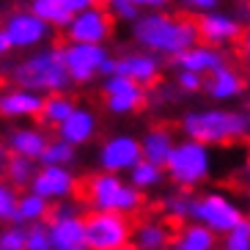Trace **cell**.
<instances>
[{
	"mask_svg": "<svg viewBox=\"0 0 250 250\" xmlns=\"http://www.w3.org/2000/svg\"><path fill=\"white\" fill-rule=\"evenodd\" d=\"M129 39L148 52H157L160 58H179L184 50L201 42L198 22L190 17L160 11H140L135 22H129Z\"/></svg>",
	"mask_w": 250,
	"mask_h": 250,
	"instance_id": "6da1fadb",
	"label": "cell"
},
{
	"mask_svg": "<svg viewBox=\"0 0 250 250\" xmlns=\"http://www.w3.org/2000/svg\"><path fill=\"white\" fill-rule=\"evenodd\" d=\"M179 129L182 135L195 138L212 148L234 146L250 138V107L212 104V107L184 110L179 118Z\"/></svg>",
	"mask_w": 250,
	"mask_h": 250,
	"instance_id": "7a4b0ae2",
	"label": "cell"
},
{
	"mask_svg": "<svg viewBox=\"0 0 250 250\" xmlns=\"http://www.w3.org/2000/svg\"><path fill=\"white\" fill-rule=\"evenodd\" d=\"M8 80L14 85L39 91V94H58V91L72 88V77L63 63V50L61 47H36L30 50L22 61L8 66Z\"/></svg>",
	"mask_w": 250,
	"mask_h": 250,
	"instance_id": "3957f363",
	"label": "cell"
},
{
	"mask_svg": "<svg viewBox=\"0 0 250 250\" xmlns=\"http://www.w3.org/2000/svg\"><path fill=\"white\" fill-rule=\"evenodd\" d=\"M83 204H85V209H94V212H118L126 214V217H135V214L143 212L146 192H140L121 173L96 170L94 176L85 179Z\"/></svg>",
	"mask_w": 250,
	"mask_h": 250,
	"instance_id": "277c9868",
	"label": "cell"
},
{
	"mask_svg": "<svg viewBox=\"0 0 250 250\" xmlns=\"http://www.w3.org/2000/svg\"><path fill=\"white\" fill-rule=\"evenodd\" d=\"M165 173H168V182L173 187H182V190H198V187H204L214 176L212 146L182 135L176 140L173 151H170L168 162H165Z\"/></svg>",
	"mask_w": 250,
	"mask_h": 250,
	"instance_id": "5b68a950",
	"label": "cell"
},
{
	"mask_svg": "<svg viewBox=\"0 0 250 250\" xmlns=\"http://www.w3.org/2000/svg\"><path fill=\"white\" fill-rule=\"evenodd\" d=\"M85 204L74 198L52 204V212L47 217L50 239L55 250H91L88 234H85Z\"/></svg>",
	"mask_w": 250,
	"mask_h": 250,
	"instance_id": "8992f818",
	"label": "cell"
},
{
	"mask_svg": "<svg viewBox=\"0 0 250 250\" xmlns=\"http://www.w3.org/2000/svg\"><path fill=\"white\" fill-rule=\"evenodd\" d=\"M192 220L204 223L214 234L223 236L226 231H231L245 220V209L231 192L212 187V190H204L192 198Z\"/></svg>",
	"mask_w": 250,
	"mask_h": 250,
	"instance_id": "52a82bcc",
	"label": "cell"
},
{
	"mask_svg": "<svg viewBox=\"0 0 250 250\" xmlns=\"http://www.w3.org/2000/svg\"><path fill=\"white\" fill-rule=\"evenodd\" d=\"M132 217L118 212H85V234L91 250H116L132 242Z\"/></svg>",
	"mask_w": 250,
	"mask_h": 250,
	"instance_id": "ba28073f",
	"label": "cell"
},
{
	"mask_svg": "<svg viewBox=\"0 0 250 250\" xmlns=\"http://www.w3.org/2000/svg\"><path fill=\"white\" fill-rule=\"evenodd\" d=\"M63 50V63L72 77V85H88L99 80L104 72V63L110 61L107 44H85V42H66Z\"/></svg>",
	"mask_w": 250,
	"mask_h": 250,
	"instance_id": "9c48e42d",
	"label": "cell"
},
{
	"mask_svg": "<svg viewBox=\"0 0 250 250\" xmlns=\"http://www.w3.org/2000/svg\"><path fill=\"white\" fill-rule=\"evenodd\" d=\"M102 99H104V110L110 116L118 118L135 116L148 104V88L116 72L102 77Z\"/></svg>",
	"mask_w": 250,
	"mask_h": 250,
	"instance_id": "30bf717a",
	"label": "cell"
},
{
	"mask_svg": "<svg viewBox=\"0 0 250 250\" xmlns=\"http://www.w3.org/2000/svg\"><path fill=\"white\" fill-rule=\"evenodd\" d=\"M140 160H143L140 138L132 132H116L104 138L96 148V165H99V170H107V173L126 176Z\"/></svg>",
	"mask_w": 250,
	"mask_h": 250,
	"instance_id": "8fae6325",
	"label": "cell"
},
{
	"mask_svg": "<svg viewBox=\"0 0 250 250\" xmlns=\"http://www.w3.org/2000/svg\"><path fill=\"white\" fill-rule=\"evenodd\" d=\"M116 14L104 3L85 8L80 14L72 17V22L66 25V42H85V44H107L116 30Z\"/></svg>",
	"mask_w": 250,
	"mask_h": 250,
	"instance_id": "7c38bea8",
	"label": "cell"
},
{
	"mask_svg": "<svg viewBox=\"0 0 250 250\" xmlns=\"http://www.w3.org/2000/svg\"><path fill=\"white\" fill-rule=\"evenodd\" d=\"M3 28H6L8 39H11V44L14 50H36V47H44L52 36V25L44 22L39 14H33L30 8H20V11H11L6 14L3 20Z\"/></svg>",
	"mask_w": 250,
	"mask_h": 250,
	"instance_id": "4fadbf2b",
	"label": "cell"
},
{
	"mask_svg": "<svg viewBox=\"0 0 250 250\" xmlns=\"http://www.w3.org/2000/svg\"><path fill=\"white\" fill-rule=\"evenodd\" d=\"M77 187H80V179H77V173L69 165H39L28 190L39 192L50 204H58V201L74 198Z\"/></svg>",
	"mask_w": 250,
	"mask_h": 250,
	"instance_id": "5bb4252c",
	"label": "cell"
},
{
	"mask_svg": "<svg viewBox=\"0 0 250 250\" xmlns=\"http://www.w3.org/2000/svg\"><path fill=\"white\" fill-rule=\"evenodd\" d=\"M162 58L157 52H148L143 47H135V50H126L121 55H116V72L129 77V80L140 83V85H157L162 77Z\"/></svg>",
	"mask_w": 250,
	"mask_h": 250,
	"instance_id": "9a60e30c",
	"label": "cell"
},
{
	"mask_svg": "<svg viewBox=\"0 0 250 250\" xmlns=\"http://www.w3.org/2000/svg\"><path fill=\"white\" fill-rule=\"evenodd\" d=\"M195 22H198L201 42H209V44H217V47L236 44L245 30V22L239 20V14H231V11H223V8L206 11Z\"/></svg>",
	"mask_w": 250,
	"mask_h": 250,
	"instance_id": "2e32d148",
	"label": "cell"
},
{
	"mask_svg": "<svg viewBox=\"0 0 250 250\" xmlns=\"http://www.w3.org/2000/svg\"><path fill=\"white\" fill-rule=\"evenodd\" d=\"M44 107V94L22 88V85H6L0 88V118L6 121H30L42 116Z\"/></svg>",
	"mask_w": 250,
	"mask_h": 250,
	"instance_id": "e0dca14e",
	"label": "cell"
},
{
	"mask_svg": "<svg viewBox=\"0 0 250 250\" xmlns=\"http://www.w3.org/2000/svg\"><path fill=\"white\" fill-rule=\"evenodd\" d=\"M245 88H248L245 77L231 63L214 69L212 74H206V83H204V94L217 104H228V102H234V99H239L245 94Z\"/></svg>",
	"mask_w": 250,
	"mask_h": 250,
	"instance_id": "ac0fdd59",
	"label": "cell"
},
{
	"mask_svg": "<svg viewBox=\"0 0 250 250\" xmlns=\"http://www.w3.org/2000/svg\"><path fill=\"white\" fill-rule=\"evenodd\" d=\"M55 132H58V138L66 140V143L83 148L96 138V132H99V118H96V113L91 110V107L77 104V107L72 110V116H69Z\"/></svg>",
	"mask_w": 250,
	"mask_h": 250,
	"instance_id": "d6986e66",
	"label": "cell"
},
{
	"mask_svg": "<svg viewBox=\"0 0 250 250\" xmlns=\"http://www.w3.org/2000/svg\"><path fill=\"white\" fill-rule=\"evenodd\" d=\"M176 69H190V72H198V74H212L214 69H220L228 63L226 58V50L217 44H209V42H198L192 44L190 50H184L179 58H173Z\"/></svg>",
	"mask_w": 250,
	"mask_h": 250,
	"instance_id": "ffe728a7",
	"label": "cell"
},
{
	"mask_svg": "<svg viewBox=\"0 0 250 250\" xmlns=\"http://www.w3.org/2000/svg\"><path fill=\"white\" fill-rule=\"evenodd\" d=\"M6 146L11 154L20 157H30V160H42L47 143H50V135L44 132V126H11L6 132Z\"/></svg>",
	"mask_w": 250,
	"mask_h": 250,
	"instance_id": "44dd1931",
	"label": "cell"
},
{
	"mask_svg": "<svg viewBox=\"0 0 250 250\" xmlns=\"http://www.w3.org/2000/svg\"><path fill=\"white\" fill-rule=\"evenodd\" d=\"M173 242V228L165 217H143L132 228V245L140 250H165Z\"/></svg>",
	"mask_w": 250,
	"mask_h": 250,
	"instance_id": "7402d4cb",
	"label": "cell"
},
{
	"mask_svg": "<svg viewBox=\"0 0 250 250\" xmlns=\"http://www.w3.org/2000/svg\"><path fill=\"white\" fill-rule=\"evenodd\" d=\"M217 245H220V234H214L212 228L198 220L179 223L173 228V242H170L173 250H214Z\"/></svg>",
	"mask_w": 250,
	"mask_h": 250,
	"instance_id": "603a6c76",
	"label": "cell"
},
{
	"mask_svg": "<svg viewBox=\"0 0 250 250\" xmlns=\"http://www.w3.org/2000/svg\"><path fill=\"white\" fill-rule=\"evenodd\" d=\"M176 135L170 126H148L146 132L140 135V148H143V160H151L157 165H165L176 146Z\"/></svg>",
	"mask_w": 250,
	"mask_h": 250,
	"instance_id": "cb8c5ba5",
	"label": "cell"
},
{
	"mask_svg": "<svg viewBox=\"0 0 250 250\" xmlns=\"http://www.w3.org/2000/svg\"><path fill=\"white\" fill-rule=\"evenodd\" d=\"M192 190H182V187H173L170 192H165L160 198V212L168 223H187L192 220Z\"/></svg>",
	"mask_w": 250,
	"mask_h": 250,
	"instance_id": "d4e9b609",
	"label": "cell"
},
{
	"mask_svg": "<svg viewBox=\"0 0 250 250\" xmlns=\"http://www.w3.org/2000/svg\"><path fill=\"white\" fill-rule=\"evenodd\" d=\"M52 212V204L47 198H42L39 192L28 190L20 195V201H17V214H14V220L17 226H30V223H42L47 220Z\"/></svg>",
	"mask_w": 250,
	"mask_h": 250,
	"instance_id": "484cf974",
	"label": "cell"
},
{
	"mask_svg": "<svg viewBox=\"0 0 250 250\" xmlns=\"http://www.w3.org/2000/svg\"><path fill=\"white\" fill-rule=\"evenodd\" d=\"M74 107H77V102H74L72 96H69V91L47 94V96H44V107H42V116H39V121H42V126L58 129V126L63 124V121H66L69 116H72Z\"/></svg>",
	"mask_w": 250,
	"mask_h": 250,
	"instance_id": "4316f807",
	"label": "cell"
},
{
	"mask_svg": "<svg viewBox=\"0 0 250 250\" xmlns=\"http://www.w3.org/2000/svg\"><path fill=\"white\" fill-rule=\"evenodd\" d=\"M126 179H129L140 192H154L168 182V173H165V165H157V162H151V160H140L138 165L126 173Z\"/></svg>",
	"mask_w": 250,
	"mask_h": 250,
	"instance_id": "83f0119b",
	"label": "cell"
},
{
	"mask_svg": "<svg viewBox=\"0 0 250 250\" xmlns=\"http://www.w3.org/2000/svg\"><path fill=\"white\" fill-rule=\"evenodd\" d=\"M36 170H39V160L11 154L8 157V165H6V179L14 184L17 190H28L33 176H36Z\"/></svg>",
	"mask_w": 250,
	"mask_h": 250,
	"instance_id": "f1b7e54d",
	"label": "cell"
},
{
	"mask_svg": "<svg viewBox=\"0 0 250 250\" xmlns=\"http://www.w3.org/2000/svg\"><path fill=\"white\" fill-rule=\"evenodd\" d=\"M28 8L33 11V14L42 17L44 22H50L52 28H58V30H66V25L72 22V17H74L61 6L58 0H30Z\"/></svg>",
	"mask_w": 250,
	"mask_h": 250,
	"instance_id": "f546056e",
	"label": "cell"
},
{
	"mask_svg": "<svg viewBox=\"0 0 250 250\" xmlns=\"http://www.w3.org/2000/svg\"><path fill=\"white\" fill-rule=\"evenodd\" d=\"M74 160H77V146L66 143L63 138H50V143H47L39 165H69V168H72Z\"/></svg>",
	"mask_w": 250,
	"mask_h": 250,
	"instance_id": "4dcf8cb0",
	"label": "cell"
},
{
	"mask_svg": "<svg viewBox=\"0 0 250 250\" xmlns=\"http://www.w3.org/2000/svg\"><path fill=\"white\" fill-rule=\"evenodd\" d=\"M220 250H250V226L248 220H242L239 226H234L231 231L220 236Z\"/></svg>",
	"mask_w": 250,
	"mask_h": 250,
	"instance_id": "1f68e13d",
	"label": "cell"
},
{
	"mask_svg": "<svg viewBox=\"0 0 250 250\" xmlns=\"http://www.w3.org/2000/svg\"><path fill=\"white\" fill-rule=\"evenodd\" d=\"M17 201H20V192L6 176H0V220L11 223L17 214Z\"/></svg>",
	"mask_w": 250,
	"mask_h": 250,
	"instance_id": "d6a6232c",
	"label": "cell"
},
{
	"mask_svg": "<svg viewBox=\"0 0 250 250\" xmlns=\"http://www.w3.org/2000/svg\"><path fill=\"white\" fill-rule=\"evenodd\" d=\"M25 245H28V226L8 223L0 231V250H25Z\"/></svg>",
	"mask_w": 250,
	"mask_h": 250,
	"instance_id": "836d02e7",
	"label": "cell"
},
{
	"mask_svg": "<svg viewBox=\"0 0 250 250\" xmlns=\"http://www.w3.org/2000/svg\"><path fill=\"white\" fill-rule=\"evenodd\" d=\"M25 250H55L52 248V239H50V226H47V220L30 223L28 226V245H25Z\"/></svg>",
	"mask_w": 250,
	"mask_h": 250,
	"instance_id": "e575fe53",
	"label": "cell"
},
{
	"mask_svg": "<svg viewBox=\"0 0 250 250\" xmlns=\"http://www.w3.org/2000/svg\"><path fill=\"white\" fill-rule=\"evenodd\" d=\"M173 83H176V88L182 91L184 96H192V94H201V91H204L206 77L198 74V72H190V69H176Z\"/></svg>",
	"mask_w": 250,
	"mask_h": 250,
	"instance_id": "d590c367",
	"label": "cell"
},
{
	"mask_svg": "<svg viewBox=\"0 0 250 250\" xmlns=\"http://www.w3.org/2000/svg\"><path fill=\"white\" fill-rule=\"evenodd\" d=\"M104 6L116 14L118 22H135L140 17V8L135 6L132 0H104Z\"/></svg>",
	"mask_w": 250,
	"mask_h": 250,
	"instance_id": "8d00e7d4",
	"label": "cell"
},
{
	"mask_svg": "<svg viewBox=\"0 0 250 250\" xmlns=\"http://www.w3.org/2000/svg\"><path fill=\"white\" fill-rule=\"evenodd\" d=\"M154 88V96L148 94V102H157V104H173L182 96V91L176 88V83L173 85H165V83H157V85H151Z\"/></svg>",
	"mask_w": 250,
	"mask_h": 250,
	"instance_id": "74e56055",
	"label": "cell"
},
{
	"mask_svg": "<svg viewBox=\"0 0 250 250\" xmlns=\"http://www.w3.org/2000/svg\"><path fill=\"white\" fill-rule=\"evenodd\" d=\"M187 11H192V14H206V11H214V8H220L223 0H179Z\"/></svg>",
	"mask_w": 250,
	"mask_h": 250,
	"instance_id": "f35d334b",
	"label": "cell"
},
{
	"mask_svg": "<svg viewBox=\"0 0 250 250\" xmlns=\"http://www.w3.org/2000/svg\"><path fill=\"white\" fill-rule=\"evenodd\" d=\"M58 3L66 8L69 14H80V11H85V8L96 6V3H102V0H58Z\"/></svg>",
	"mask_w": 250,
	"mask_h": 250,
	"instance_id": "ab89813d",
	"label": "cell"
},
{
	"mask_svg": "<svg viewBox=\"0 0 250 250\" xmlns=\"http://www.w3.org/2000/svg\"><path fill=\"white\" fill-rule=\"evenodd\" d=\"M239 55H242V61L250 66V22L245 25V30H242V36H239Z\"/></svg>",
	"mask_w": 250,
	"mask_h": 250,
	"instance_id": "60d3db41",
	"label": "cell"
},
{
	"mask_svg": "<svg viewBox=\"0 0 250 250\" xmlns=\"http://www.w3.org/2000/svg\"><path fill=\"white\" fill-rule=\"evenodd\" d=\"M140 11H160V8H168L170 0H132Z\"/></svg>",
	"mask_w": 250,
	"mask_h": 250,
	"instance_id": "b9f144b4",
	"label": "cell"
},
{
	"mask_svg": "<svg viewBox=\"0 0 250 250\" xmlns=\"http://www.w3.org/2000/svg\"><path fill=\"white\" fill-rule=\"evenodd\" d=\"M11 52H14V44H11V39H8L6 28L0 25V61H6Z\"/></svg>",
	"mask_w": 250,
	"mask_h": 250,
	"instance_id": "7bdbcfd3",
	"label": "cell"
},
{
	"mask_svg": "<svg viewBox=\"0 0 250 250\" xmlns=\"http://www.w3.org/2000/svg\"><path fill=\"white\" fill-rule=\"evenodd\" d=\"M8 157H11V151H8L6 140H0V176H6V165H8Z\"/></svg>",
	"mask_w": 250,
	"mask_h": 250,
	"instance_id": "ee69618b",
	"label": "cell"
},
{
	"mask_svg": "<svg viewBox=\"0 0 250 250\" xmlns=\"http://www.w3.org/2000/svg\"><path fill=\"white\" fill-rule=\"evenodd\" d=\"M116 250H140V248H135V245L129 242V245H124V248H116Z\"/></svg>",
	"mask_w": 250,
	"mask_h": 250,
	"instance_id": "f6af8a7d",
	"label": "cell"
},
{
	"mask_svg": "<svg viewBox=\"0 0 250 250\" xmlns=\"http://www.w3.org/2000/svg\"><path fill=\"white\" fill-rule=\"evenodd\" d=\"M245 176L250 179V157H248V162H245Z\"/></svg>",
	"mask_w": 250,
	"mask_h": 250,
	"instance_id": "bcb514c9",
	"label": "cell"
},
{
	"mask_svg": "<svg viewBox=\"0 0 250 250\" xmlns=\"http://www.w3.org/2000/svg\"><path fill=\"white\" fill-rule=\"evenodd\" d=\"M245 220H248V226H250V209H248V212H245Z\"/></svg>",
	"mask_w": 250,
	"mask_h": 250,
	"instance_id": "7dc6e473",
	"label": "cell"
},
{
	"mask_svg": "<svg viewBox=\"0 0 250 250\" xmlns=\"http://www.w3.org/2000/svg\"><path fill=\"white\" fill-rule=\"evenodd\" d=\"M248 195H250V187H248Z\"/></svg>",
	"mask_w": 250,
	"mask_h": 250,
	"instance_id": "c3c4849f",
	"label": "cell"
},
{
	"mask_svg": "<svg viewBox=\"0 0 250 250\" xmlns=\"http://www.w3.org/2000/svg\"><path fill=\"white\" fill-rule=\"evenodd\" d=\"M165 250H173V248H165Z\"/></svg>",
	"mask_w": 250,
	"mask_h": 250,
	"instance_id": "681fc988",
	"label": "cell"
},
{
	"mask_svg": "<svg viewBox=\"0 0 250 250\" xmlns=\"http://www.w3.org/2000/svg\"><path fill=\"white\" fill-rule=\"evenodd\" d=\"M214 250H220V248H214Z\"/></svg>",
	"mask_w": 250,
	"mask_h": 250,
	"instance_id": "f907efd6",
	"label": "cell"
}]
</instances>
